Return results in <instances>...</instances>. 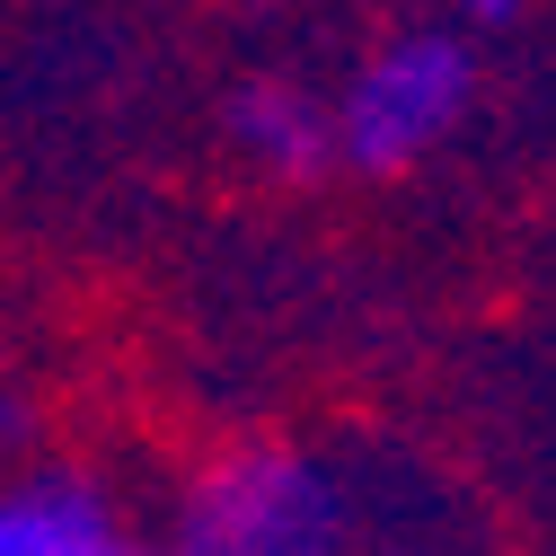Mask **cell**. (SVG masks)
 <instances>
[{
  "label": "cell",
  "instance_id": "1",
  "mask_svg": "<svg viewBox=\"0 0 556 556\" xmlns=\"http://www.w3.org/2000/svg\"><path fill=\"white\" fill-rule=\"evenodd\" d=\"M344 547V485L309 451H230L213 459L160 539V556H336Z\"/></svg>",
  "mask_w": 556,
  "mask_h": 556
},
{
  "label": "cell",
  "instance_id": "2",
  "mask_svg": "<svg viewBox=\"0 0 556 556\" xmlns=\"http://www.w3.org/2000/svg\"><path fill=\"white\" fill-rule=\"evenodd\" d=\"M468 106H477V53L459 36H442V27L389 36L354 72V89L336 98V151L371 177H397L425 151H442L468 124Z\"/></svg>",
  "mask_w": 556,
  "mask_h": 556
},
{
  "label": "cell",
  "instance_id": "3",
  "mask_svg": "<svg viewBox=\"0 0 556 556\" xmlns=\"http://www.w3.org/2000/svg\"><path fill=\"white\" fill-rule=\"evenodd\" d=\"M230 142L283 186H309L336 160V106L309 98L301 80H248L230 89Z\"/></svg>",
  "mask_w": 556,
  "mask_h": 556
},
{
  "label": "cell",
  "instance_id": "4",
  "mask_svg": "<svg viewBox=\"0 0 556 556\" xmlns=\"http://www.w3.org/2000/svg\"><path fill=\"white\" fill-rule=\"evenodd\" d=\"M0 556H142L80 477H36L0 495Z\"/></svg>",
  "mask_w": 556,
  "mask_h": 556
},
{
  "label": "cell",
  "instance_id": "5",
  "mask_svg": "<svg viewBox=\"0 0 556 556\" xmlns=\"http://www.w3.org/2000/svg\"><path fill=\"white\" fill-rule=\"evenodd\" d=\"M521 10V0H459V18H477V27H504Z\"/></svg>",
  "mask_w": 556,
  "mask_h": 556
}]
</instances>
